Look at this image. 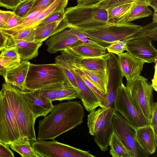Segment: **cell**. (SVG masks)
Returning <instances> with one entry per match:
<instances>
[{"label":"cell","instance_id":"obj_1","mask_svg":"<svg viewBox=\"0 0 157 157\" xmlns=\"http://www.w3.org/2000/svg\"><path fill=\"white\" fill-rule=\"evenodd\" d=\"M50 113L39 120L37 140H54L82 124L85 114L79 101L60 103Z\"/></svg>","mask_w":157,"mask_h":157},{"label":"cell","instance_id":"obj_2","mask_svg":"<svg viewBox=\"0 0 157 157\" xmlns=\"http://www.w3.org/2000/svg\"><path fill=\"white\" fill-rule=\"evenodd\" d=\"M22 140H37L35 118L29 104L20 91L6 82L2 85Z\"/></svg>","mask_w":157,"mask_h":157},{"label":"cell","instance_id":"obj_3","mask_svg":"<svg viewBox=\"0 0 157 157\" xmlns=\"http://www.w3.org/2000/svg\"><path fill=\"white\" fill-rule=\"evenodd\" d=\"M63 19L69 28L74 27L82 31L98 29L111 24L108 21L106 10L94 4L68 7Z\"/></svg>","mask_w":157,"mask_h":157},{"label":"cell","instance_id":"obj_4","mask_svg":"<svg viewBox=\"0 0 157 157\" xmlns=\"http://www.w3.org/2000/svg\"><path fill=\"white\" fill-rule=\"evenodd\" d=\"M114 109L100 107L90 112L87 116L89 133L94 136L95 142L101 150L105 152L109 146L113 133L111 121Z\"/></svg>","mask_w":157,"mask_h":157},{"label":"cell","instance_id":"obj_5","mask_svg":"<svg viewBox=\"0 0 157 157\" xmlns=\"http://www.w3.org/2000/svg\"><path fill=\"white\" fill-rule=\"evenodd\" d=\"M67 81L61 67L56 63L39 65L30 63L25 80V90L40 89Z\"/></svg>","mask_w":157,"mask_h":157},{"label":"cell","instance_id":"obj_6","mask_svg":"<svg viewBox=\"0 0 157 157\" xmlns=\"http://www.w3.org/2000/svg\"><path fill=\"white\" fill-rule=\"evenodd\" d=\"M111 126L113 132L127 149L130 157H147L150 155L137 139L136 128L115 110L112 116Z\"/></svg>","mask_w":157,"mask_h":157},{"label":"cell","instance_id":"obj_7","mask_svg":"<svg viewBox=\"0 0 157 157\" xmlns=\"http://www.w3.org/2000/svg\"><path fill=\"white\" fill-rule=\"evenodd\" d=\"M142 27L129 22L111 24L98 29L82 32L87 37L106 48L113 42L131 36Z\"/></svg>","mask_w":157,"mask_h":157},{"label":"cell","instance_id":"obj_8","mask_svg":"<svg viewBox=\"0 0 157 157\" xmlns=\"http://www.w3.org/2000/svg\"><path fill=\"white\" fill-rule=\"evenodd\" d=\"M126 87L132 100L140 108L150 125L154 102L152 84L147 79L140 75L134 79L127 80Z\"/></svg>","mask_w":157,"mask_h":157},{"label":"cell","instance_id":"obj_9","mask_svg":"<svg viewBox=\"0 0 157 157\" xmlns=\"http://www.w3.org/2000/svg\"><path fill=\"white\" fill-rule=\"evenodd\" d=\"M114 108L132 125L139 128L150 125L139 106L132 100L129 90L122 83L114 102Z\"/></svg>","mask_w":157,"mask_h":157},{"label":"cell","instance_id":"obj_10","mask_svg":"<svg viewBox=\"0 0 157 157\" xmlns=\"http://www.w3.org/2000/svg\"><path fill=\"white\" fill-rule=\"evenodd\" d=\"M4 88L0 91V142L4 144L22 140Z\"/></svg>","mask_w":157,"mask_h":157},{"label":"cell","instance_id":"obj_11","mask_svg":"<svg viewBox=\"0 0 157 157\" xmlns=\"http://www.w3.org/2000/svg\"><path fill=\"white\" fill-rule=\"evenodd\" d=\"M31 145L39 157H95L89 151L57 142L37 140Z\"/></svg>","mask_w":157,"mask_h":157},{"label":"cell","instance_id":"obj_12","mask_svg":"<svg viewBox=\"0 0 157 157\" xmlns=\"http://www.w3.org/2000/svg\"><path fill=\"white\" fill-rule=\"evenodd\" d=\"M108 81L105 95L106 100L103 108H114V102L119 88L123 83V76L121 70L117 56L108 52Z\"/></svg>","mask_w":157,"mask_h":157},{"label":"cell","instance_id":"obj_13","mask_svg":"<svg viewBox=\"0 0 157 157\" xmlns=\"http://www.w3.org/2000/svg\"><path fill=\"white\" fill-rule=\"evenodd\" d=\"M60 51L74 77L81 95L80 99L85 109L90 112L99 106L101 107L94 94L75 70L73 63L72 52L68 49Z\"/></svg>","mask_w":157,"mask_h":157},{"label":"cell","instance_id":"obj_14","mask_svg":"<svg viewBox=\"0 0 157 157\" xmlns=\"http://www.w3.org/2000/svg\"><path fill=\"white\" fill-rule=\"evenodd\" d=\"M151 40L146 37L131 39L126 41V51L132 56L145 63L157 62V51Z\"/></svg>","mask_w":157,"mask_h":157},{"label":"cell","instance_id":"obj_15","mask_svg":"<svg viewBox=\"0 0 157 157\" xmlns=\"http://www.w3.org/2000/svg\"><path fill=\"white\" fill-rule=\"evenodd\" d=\"M28 102L35 118L47 116L52 110V101L43 94L41 89L21 91Z\"/></svg>","mask_w":157,"mask_h":157},{"label":"cell","instance_id":"obj_16","mask_svg":"<svg viewBox=\"0 0 157 157\" xmlns=\"http://www.w3.org/2000/svg\"><path fill=\"white\" fill-rule=\"evenodd\" d=\"M69 0H56L47 8L42 10L33 19L13 28L5 30L8 36H13L25 29L36 26L39 23L51 13L65 10Z\"/></svg>","mask_w":157,"mask_h":157},{"label":"cell","instance_id":"obj_17","mask_svg":"<svg viewBox=\"0 0 157 157\" xmlns=\"http://www.w3.org/2000/svg\"><path fill=\"white\" fill-rule=\"evenodd\" d=\"M117 56L122 74L127 80L140 76L145 62L132 56L127 52L119 54Z\"/></svg>","mask_w":157,"mask_h":157},{"label":"cell","instance_id":"obj_18","mask_svg":"<svg viewBox=\"0 0 157 157\" xmlns=\"http://www.w3.org/2000/svg\"><path fill=\"white\" fill-rule=\"evenodd\" d=\"M78 38L71 33L69 29L64 30L51 37L46 40L47 51L50 53L68 49L72 44L79 40Z\"/></svg>","mask_w":157,"mask_h":157},{"label":"cell","instance_id":"obj_19","mask_svg":"<svg viewBox=\"0 0 157 157\" xmlns=\"http://www.w3.org/2000/svg\"><path fill=\"white\" fill-rule=\"evenodd\" d=\"M43 42H29L8 36L6 47H15L20 61L28 60L37 56L38 49Z\"/></svg>","mask_w":157,"mask_h":157},{"label":"cell","instance_id":"obj_20","mask_svg":"<svg viewBox=\"0 0 157 157\" xmlns=\"http://www.w3.org/2000/svg\"><path fill=\"white\" fill-rule=\"evenodd\" d=\"M30 63L28 60L23 61L9 69L3 76L5 82L20 91H24L25 80Z\"/></svg>","mask_w":157,"mask_h":157},{"label":"cell","instance_id":"obj_21","mask_svg":"<svg viewBox=\"0 0 157 157\" xmlns=\"http://www.w3.org/2000/svg\"><path fill=\"white\" fill-rule=\"evenodd\" d=\"M68 49L75 55L83 58L101 56L108 53L106 48L98 44H86L79 40Z\"/></svg>","mask_w":157,"mask_h":157},{"label":"cell","instance_id":"obj_22","mask_svg":"<svg viewBox=\"0 0 157 157\" xmlns=\"http://www.w3.org/2000/svg\"><path fill=\"white\" fill-rule=\"evenodd\" d=\"M137 139L141 146L150 155L154 153L157 146V135L150 125L136 128Z\"/></svg>","mask_w":157,"mask_h":157},{"label":"cell","instance_id":"obj_23","mask_svg":"<svg viewBox=\"0 0 157 157\" xmlns=\"http://www.w3.org/2000/svg\"><path fill=\"white\" fill-rule=\"evenodd\" d=\"M67 28H69V26L63 19L42 26H36L34 41L43 42Z\"/></svg>","mask_w":157,"mask_h":157},{"label":"cell","instance_id":"obj_24","mask_svg":"<svg viewBox=\"0 0 157 157\" xmlns=\"http://www.w3.org/2000/svg\"><path fill=\"white\" fill-rule=\"evenodd\" d=\"M109 57V53L102 56L90 58H83L76 55V60L78 64L85 69L101 71L107 69Z\"/></svg>","mask_w":157,"mask_h":157},{"label":"cell","instance_id":"obj_25","mask_svg":"<svg viewBox=\"0 0 157 157\" xmlns=\"http://www.w3.org/2000/svg\"><path fill=\"white\" fill-rule=\"evenodd\" d=\"M148 6L145 4L133 2L129 12L115 24L125 23L150 16L152 12Z\"/></svg>","mask_w":157,"mask_h":157},{"label":"cell","instance_id":"obj_26","mask_svg":"<svg viewBox=\"0 0 157 157\" xmlns=\"http://www.w3.org/2000/svg\"><path fill=\"white\" fill-rule=\"evenodd\" d=\"M75 60L77 66L86 74L88 78L103 93L106 95L108 81L107 70L97 71L87 70L78 64L76 55Z\"/></svg>","mask_w":157,"mask_h":157},{"label":"cell","instance_id":"obj_27","mask_svg":"<svg viewBox=\"0 0 157 157\" xmlns=\"http://www.w3.org/2000/svg\"><path fill=\"white\" fill-rule=\"evenodd\" d=\"M133 3L120 4L106 9L108 21L111 24L115 23L129 12Z\"/></svg>","mask_w":157,"mask_h":157},{"label":"cell","instance_id":"obj_28","mask_svg":"<svg viewBox=\"0 0 157 157\" xmlns=\"http://www.w3.org/2000/svg\"><path fill=\"white\" fill-rule=\"evenodd\" d=\"M72 53L73 63L76 71L78 73L87 86L91 89L101 105L104 107L106 98L105 95L88 78L86 74L77 66L75 60V55Z\"/></svg>","mask_w":157,"mask_h":157},{"label":"cell","instance_id":"obj_29","mask_svg":"<svg viewBox=\"0 0 157 157\" xmlns=\"http://www.w3.org/2000/svg\"><path fill=\"white\" fill-rule=\"evenodd\" d=\"M81 95L79 90L67 81H65L57 94V100H70L80 99Z\"/></svg>","mask_w":157,"mask_h":157},{"label":"cell","instance_id":"obj_30","mask_svg":"<svg viewBox=\"0 0 157 157\" xmlns=\"http://www.w3.org/2000/svg\"><path fill=\"white\" fill-rule=\"evenodd\" d=\"M142 37H146L151 40H157V23L152 22L143 26L134 34L123 40L124 41Z\"/></svg>","mask_w":157,"mask_h":157},{"label":"cell","instance_id":"obj_31","mask_svg":"<svg viewBox=\"0 0 157 157\" xmlns=\"http://www.w3.org/2000/svg\"><path fill=\"white\" fill-rule=\"evenodd\" d=\"M9 145L13 151L18 153L22 157H39L29 140H22Z\"/></svg>","mask_w":157,"mask_h":157},{"label":"cell","instance_id":"obj_32","mask_svg":"<svg viewBox=\"0 0 157 157\" xmlns=\"http://www.w3.org/2000/svg\"><path fill=\"white\" fill-rule=\"evenodd\" d=\"M109 146L110 147V154L113 157H130L127 149L113 132Z\"/></svg>","mask_w":157,"mask_h":157},{"label":"cell","instance_id":"obj_33","mask_svg":"<svg viewBox=\"0 0 157 157\" xmlns=\"http://www.w3.org/2000/svg\"><path fill=\"white\" fill-rule=\"evenodd\" d=\"M154 0H102L95 5L105 9L120 4L136 2L151 6Z\"/></svg>","mask_w":157,"mask_h":157},{"label":"cell","instance_id":"obj_34","mask_svg":"<svg viewBox=\"0 0 157 157\" xmlns=\"http://www.w3.org/2000/svg\"><path fill=\"white\" fill-rule=\"evenodd\" d=\"M55 62L56 63L59 64L61 67L67 81L72 86L79 90L74 77L70 71L63 56L61 54L56 56L55 59Z\"/></svg>","mask_w":157,"mask_h":157},{"label":"cell","instance_id":"obj_35","mask_svg":"<svg viewBox=\"0 0 157 157\" xmlns=\"http://www.w3.org/2000/svg\"><path fill=\"white\" fill-rule=\"evenodd\" d=\"M64 82L48 85L40 89L44 95L52 102L53 101H57V92L62 86Z\"/></svg>","mask_w":157,"mask_h":157},{"label":"cell","instance_id":"obj_36","mask_svg":"<svg viewBox=\"0 0 157 157\" xmlns=\"http://www.w3.org/2000/svg\"><path fill=\"white\" fill-rule=\"evenodd\" d=\"M33 2L34 0H22L13 11L17 16L23 18L27 14L33 5Z\"/></svg>","mask_w":157,"mask_h":157},{"label":"cell","instance_id":"obj_37","mask_svg":"<svg viewBox=\"0 0 157 157\" xmlns=\"http://www.w3.org/2000/svg\"><path fill=\"white\" fill-rule=\"evenodd\" d=\"M36 27L25 29L10 36L16 39L29 42L34 41Z\"/></svg>","mask_w":157,"mask_h":157},{"label":"cell","instance_id":"obj_38","mask_svg":"<svg viewBox=\"0 0 157 157\" xmlns=\"http://www.w3.org/2000/svg\"><path fill=\"white\" fill-rule=\"evenodd\" d=\"M65 10L57 11L51 13L40 21L36 26H42L63 20L64 17Z\"/></svg>","mask_w":157,"mask_h":157},{"label":"cell","instance_id":"obj_39","mask_svg":"<svg viewBox=\"0 0 157 157\" xmlns=\"http://www.w3.org/2000/svg\"><path fill=\"white\" fill-rule=\"evenodd\" d=\"M126 44L125 41L117 40L112 43L106 48L108 52L118 55L126 50Z\"/></svg>","mask_w":157,"mask_h":157},{"label":"cell","instance_id":"obj_40","mask_svg":"<svg viewBox=\"0 0 157 157\" xmlns=\"http://www.w3.org/2000/svg\"><path fill=\"white\" fill-rule=\"evenodd\" d=\"M56 0H34L33 5L27 15L33 12L39 11L47 8Z\"/></svg>","mask_w":157,"mask_h":157},{"label":"cell","instance_id":"obj_41","mask_svg":"<svg viewBox=\"0 0 157 157\" xmlns=\"http://www.w3.org/2000/svg\"><path fill=\"white\" fill-rule=\"evenodd\" d=\"M69 30L71 33L75 35L79 40L84 44H98V43L87 37L82 31L77 28L70 27L69 28Z\"/></svg>","mask_w":157,"mask_h":157},{"label":"cell","instance_id":"obj_42","mask_svg":"<svg viewBox=\"0 0 157 157\" xmlns=\"http://www.w3.org/2000/svg\"><path fill=\"white\" fill-rule=\"evenodd\" d=\"M21 18L13 12V13L9 18L4 27L0 29H9L18 25L20 24V20Z\"/></svg>","mask_w":157,"mask_h":157},{"label":"cell","instance_id":"obj_43","mask_svg":"<svg viewBox=\"0 0 157 157\" xmlns=\"http://www.w3.org/2000/svg\"><path fill=\"white\" fill-rule=\"evenodd\" d=\"M0 55L5 57L20 59L15 47H6L1 51Z\"/></svg>","mask_w":157,"mask_h":157},{"label":"cell","instance_id":"obj_44","mask_svg":"<svg viewBox=\"0 0 157 157\" xmlns=\"http://www.w3.org/2000/svg\"><path fill=\"white\" fill-rule=\"evenodd\" d=\"M21 0H0V6L7 9L13 10Z\"/></svg>","mask_w":157,"mask_h":157},{"label":"cell","instance_id":"obj_45","mask_svg":"<svg viewBox=\"0 0 157 157\" xmlns=\"http://www.w3.org/2000/svg\"><path fill=\"white\" fill-rule=\"evenodd\" d=\"M9 145L4 144L0 142V157H14L13 152L9 148Z\"/></svg>","mask_w":157,"mask_h":157},{"label":"cell","instance_id":"obj_46","mask_svg":"<svg viewBox=\"0 0 157 157\" xmlns=\"http://www.w3.org/2000/svg\"><path fill=\"white\" fill-rule=\"evenodd\" d=\"M150 125L157 135V102H153L152 117Z\"/></svg>","mask_w":157,"mask_h":157},{"label":"cell","instance_id":"obj_47","mask_svg":"<svg viewBox=\"0 0 157 157\" xmlns=\"http://www.w3.org/2000/svg\"><path fill=\"white\" fill-rule=\"evenodd\" d=\"M13 13V11L0 10V29L4 27Z\"/></svg>","mask_w":157,"mask_h":157},{"label":"cell","instance_id":"obj_48","mask_svg":"<svg viewBox=\"0 0 157 157\" xmlns=\"http://www.w3.org/2000/svg\"><path fill=\"white\" fill-rule=\"evenodd\" d=\"M8 36L0 32V52L6 47Z\"/></svg>","mask_w":157,"mask_h":157},{"label":"cell","instance_id":"obj_49","mask_svg":"<svg viewBox=\"0 0 157 157\" xmlns=\"http://www.w3.org/2000/svg\"><path fill=\"white\" fill-rule=\"evenodd\" d=\"M77 5H86L94 4L102 0H77Z\"/></svg>","mask_w":157,"mask_h":157},{"label":"cell","instance_id":"obj_50","mask_svg":"<svg viewBox=\"0 0 157 157\" xmlns=\"http://www.w3.org/2000/svg\"><path fill=\"white\" fill-rule=\"evenodd\" d=\"M155 71L153 78L152 80L153 90L157 91V62L155 63Z\"/></svg>","mask_w":157,"mask_h":157},{"label":"cell","instance_id":"obj_51","mask_svg":"<svg viewBox=\"0 0 157 157\" xmlns=\"http://www.w3.org/2000/svg\"><path fill=\"white\" fill-rule=\"evenodd\" d=\"M8 70L4 66L0 60V75L4 76Z\"/></svg>","mask_w":157,"mask_h":157},{"label":"cell","instance_id":"obj_52","mask_svg":"<svg viewBox=\"0 0 157 157\" xmlns=\"http://www.w3.org/2000/svg\"></svg>","mask_w":157,"mask_h":157},{"label":"cell","instance_id":"obj_53","mask_svg":"<svg viewBox=\"0 0 157 157\" xmlns=\"http://www.w3.org/2000/svg\"></svg>","mask_w":157,"mask_h":157},{"label":"cell","instance_id":"obj_54","mask_svg":"<svg viewBox=\"0 0 157 157\" xmlns=\"http://www.w3.org/2000/svg\"></svg>","mask_w":157,"mask_h":157}]
</instances>
